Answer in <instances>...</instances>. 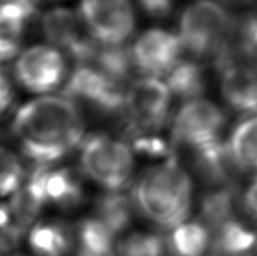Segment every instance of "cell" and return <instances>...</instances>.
<instances>
[{
	"mask_svg": "<svg viewBox=\"0 0 257 256\" xmlns=\"http://www.w3.org/2000/svg\"><path fill=\"white\" fill-rule=\"evenodd\" d=\"M12 131L24 156L35 165H54L80 147L85 122L77 104L64 95H45L23 105Z\"/></svg>",
	"mask_w": 257,
	"mask_h": 256,
	"instance_id": "obj_1",
	"label": "cell"
},
{
	"mask_svg": "<svg viewBox=\"0 0 257 256\" xmlns=\"http://www.w3.org/2000/svg\"><path fill=\"white\" fill-rule=\"evenodd\" d=\"M192 195L191 177L173 158L142 174L131 198L142 217L160 229L171 231L189 219Z\"/></svg>",
	"mask_w": 257,
	"mask_h": 256,
	"instance_id": "obj_2",
	"label": "cell"
},
{
	"mask_svg": "<svg viewBox=\"0 0 257 256\" xmlns=\"http://www.w3.org/2000/svg\"><path fill=\"white\" fill-rule=\"evenodd\" d=\"M79 161L85 175L107 192L126 189L135 171V156L126 141L105 134L82 140Z\"/></svg>",
	"mask_w": 257,
	"mask_h": 256,
	"instance_id": "obj_3",
	"label": "cell"
},
{
	"mask_svg": "<svg viewBox=\"0 0 257 256\" xmlns=\"http://www.w3.org/2000/svg\"><path fill=\"white\" fill-rule=\"evenodd\" d=\"M233 23L214 0H195L182 13L180 34L183 50L197 58L215 57L229 42Z\"/></svg>",
	"mask_w": 257,
	"mask_h": 256,
	"instance_id": "obj_4",
	"label": "cell"
},
{
	"mask_svg": "<svg viewBox=\"0 0 257 256\" xmlns=\"http://www.w3.org/2000/svg\"><path fill=\"white\" fill-rule=\"evenodd\" d=\"M172 93L167 84L156 77L136 79L125 93L126 127L146 134H158L168 121Z\"/></svg>",
	"mask_w": 257,
	"mask_h": 256,
	"instance_id": "obj_5",
	"label": "cell"
},
{
	"mask_svg": "<svg viewBox=\"0 0 257 256\" xmlns=\"http://www.w3.org/2000/svg\"><path fill=\"white\" fill-rule=\"evenodd\" d=\"M79 16L88 34L100 44H124L136 29L131 0H80Z\"/></svg>",
	"mask_w": 257,
	"mask_h": 256,
	"instance_id": "obj_6",
	"label": "cell"
},
{
	"mask_svg": "<svg viewBox=\"0 0 257 256\" xmlns=\"http://www.w3.org/2000/svg\"><path fill=\"white\" fill-rule=\"evenodd\" d=\"M125 93L122 84L91 66H77L63 87L64 96L103 115L124 113Z\"/></svg>",
	"mask_w": 257,
	"mask_h": 256,
	"instance_id": "obj_7",
	"label": "cell"
},
{
	"mask_svg": "<svg viewBox=\"0 0 257 256\" xmlns=\"http://www.w3.org/2000/svg\"><path fill=\"white\" fill-rule=\"evenodd\" d=\"M24 187L42 208L73 211L80 207L85 198L80 178L68 167L35 165L26 177Z\"/></svg>",
	"mask_w": 257,
	"mask_h": 256,
	"instance_id": "obj_8",
	"label": "cell"
},
{
	"mask_svg": "<svg viewBox=\"0 0 257 256\" xmlns=\"http://www.w3.org/2000/svg\"><path fill=\"white\" fill-rule=\"evenodd\" d=\"M226 116L217 105L205 99L187 100L173 120L171 143L175 148L194 150L220 139Z\"/></svg>",
	"mask_w": 257,
	"mask_h": 256,
	"instance_id": "obj_9",
	"label": "cell"
},
{
	"mask_svg": "<svg viewBox=\"0 0 257 256\" xmlns=\"http://www.w3.org/2000/svg\"><path fill=\"white\" fill-rule=\"evenodd\" d=\"M66 60L57 48L35 45L23 51L15 63V77L23 88L48 94L66 79Z\"/></svg>",
	"mask_w": 257,
	"mask_h": 256,
	"instance_id": "obj_10",
	"label": "cell"
},
{
	"mask_svg": "<svg viewBox=\"0 0 257 256\" xmlns=\"http://www.w3.org/2000/svg\"><path fill=\"white\" fill-rule=\"evenodd\" d=\"M183 47L178 35L163 29L142 33L131 48L133 66L146 77L167 76L181 61Z\"/></svg>",
	"mask_w": 257,
	"mask_h": 256,
	"instance_id": "obj_11",
	"label": "cell"
},
{
	"mask_svg": "<svg viewBox=\"0 0 257 256\" xmlns=\"http://www.w3.org/2000/svg\"><path fill=\"white\" fill-rule=\"evenodd\" d=\"M27 252L33 256H69L77 248L75 226L58 218L39 219L30 226Z\"/></svg>",
	"mask_w": 257,
	"mask_h": 256,
	"instance_id": "obj_12",
	"label": "cell"
},
{
	"mask_svg": "<svg viewBox=\"0 0 257 256\" xmlns=\"http://www.w3.org/2000/svg\"><path fill=\"white\" fill-rule=\"evenodd\" d=\"M224 99L235 111L257 114V71L233 62L220 71Z\"/></svg>",
	"mask_w": 257,
	"mask_h": 256,
	"instance_id": "obj_13",
	"label": "cell"
},
{
	"mask_svg": "<svg viewBox=\"0 0 257 256\" xmlns=\"http://www.w3.org/2000/svg\"><path fill=\"white\" fill-rule=\"evenodd\" d=\"M192 152L196 171L205 181L220 186H232L235 173L240 170L233 161L228 144L218 139Z\"/></svg>",
	"mask_w": 257,
	"mask_h": 256,
	"instance_id": "obj_14",
	"label": "cell"
},
{
	"mask_svg": "<svg viewBox=\"0 0 257 256\" xmlns=\"http://www.w3.org/2000/svg\"><path fill=\"white\" fill-rule=\"evenodd\" d=\"M80 16L64 7H57L44 14L42 30L45 38L54 48L70 54L82 41L88 38L82 31Z\"/></svg>",
	"mask_w": 257,
	"mask_h": 256,
	"instance_id": "obj_15",
	"label": "cell"
},
{
	"mask_svg": "<svg viewBox=\"0 0 257 256\" xmlns=\"http://www.w3.org/2000/svg\"><path fill=\"white\" fill-rule=\"evenodd\" d=\"M75 231L81 256H113L116 235L97 217L81 219L75 226Z\"/></svg>",
	"mask_w": 257,
	"mask_h": 256,
	"instance_id": "obj_16",
	"label": "cell"
},
{
	"mask_svg": "<svg viewBox=\"0 0 257 256\" xmlns=\"http://www.w3.org/2000/svg\"><path fill=\"white\" fill-rule=\"evenodd\" d=\"M168 232L167 250L173 256H204L211 247V232L201 221H185Z\"/></svg>",
	"mask_w": 257,
	"mask_h": 256,
	"instance_id": "obj_17",
	"label": "cell"
},
{
	"mask_svg": "<svg viewBox=\"0 0 257 256\" xmlns=\"http://www.w3.org/2000/svg\"><path fill=\"white\" fill-rule=\"evenodd\" d=\"M166 238L156 230L128 229L118 234L113 256H166Z\"/></svg>",
	"mask_w": 257,
	"mask_h": 256,
	"instance_id": "obj_18",
	"label": "cell"
},
{
	"mask_svg": "<svg viewBox=\"0 0 257 256\" xmlns=\"http://www.w3.org/2000/svg\"><path fill=\"white\" fill-rule=\"evenodd\" d=\"M256 245L255 232L232 219L213 232L210 249H212L213 256H246Z\"/></svg>",
	"mask_w": 257,
	"mask_h": 256,
	"instance_id": "obj_19",
	"label": "cell"
},
{
	"mask_svg": "<svg viewBox=\"0 0 257 256\" xmlns=\"http://www.w3.org/2000/svg\"><path fill=\"white\" fill-rule=\"evenodd\" d=\"M228 147L240 171L257 173V114L238 123Z\"/></svg>",
	"mask_w": 257,
	"mask_h": 256,
	"instance_id": "obj_20",
	"label": "cell"
},
{
	"mask_svg": "<svg viewBox=\"0 0 257 256\" xmlns=\"http://www.w3.org/2000/svg\"><path fill=\"white\" fill-rule=\"evenodd\" d=\"M96 217L111 228L116 236L128 229L133 208L132 198L122 192H105L95 202Z\"/></svg>",
	"mask_w": 257,
	"mask_h": 256,
	"instance_id": "obj_21",
	"label": "cell"
},
{
	"mask_svg": "<svg viewBox=\"0 0 257 256\" xmlns=\"http://www.w3.org/2000/svg\"><path fill=\"white\" fill-rule=\"evenodd\" d=\"M236 191L232 186H221L206 194L201 204V222L211 234L233 217Z\"/></svg>",
	"mask_w": 257,
	"mask_h": 256,
	"instance_id": "obj_22",
	"label": "cell"
},
{
	"mask_svg": "<svg viewBox=\"0 0 257 256\" xmlns=\"http://www.w3.org/2000/svg\"><path fill=\"white\" fill-rule=\"evenodd\" d=\"M166 84L173 96L183 99H197L205 89L203 68L196 62L181 60L166 76Z\"/></svg>",
	"mask_w": 257,
	"mask_h": 256,
	"instance_id": "obj_23",
	"label": "cell"
},
{
	"mask_svg": "<svg viewBox=\"0 0 257 256\" xmlns=\"http://www.w3.org/2000/svg\"><path fill=\"white\" fill-rule=\"evenodd\" d=\"M90 66L116 83L123 84L135 68L131 48L125 47L124 44L105 45L99 43Z\"/></svg>",
	"mask_w": 257,
	"mask_h": 256,
	"instance_id": "obj_24",
	"label": "cell"
},
{
	"mask_svg": "<svg viewBox=\"0 0 257 256\" xmlns=\"http://www.w3.org/2000/svg\"><path fill=\"white\" fill-rule=\"evenodd\" d=\"M25 171L15 153L0 147V198L13 196L24 185Z\"/></svg>",
	"mask_w": 257,
	"mask_h": 256,
	"instance_id": "obj_25",
	"label": "cell"
},
{
	"mask_svg": "<svg viewBox=\"0 0 257 256\" xmlns=\"http://www.w3.org/2000/svg\"><path fill=\"white\" fill-rule=\"evenodd\" d=\"M15 100L16 91L12 77H9L3 66H0V117L6 116L12 112Z\"/></svg>",
	"mask_w": 257,
	"mask_h": 256,
	"instance_id": "obj_26",
	"label": "cell"
},
{
	"mask_svg": "<svg viewBox=\"0 0 257 256\" xmlns=\"http://www.w3.org/2000/svg\"><path fill=\"white\" fill-rule=\"evenodd\" d=\"M145 12L154 17L167 16L172 9V0H139Z\"/></svg>",
	"mask_w": 257,
	"mask_h": 256,
	"instance_id": "obj_27",
	"label": "cell"
},
{
	"mask_svg": "<svg viewBox=\"0 0 257 256\" xmlns=\"http://www.w3.org/2000/svg\"><path fill=\"white\" fill-rule=\"evenodd\" d=\"M242 207L246 213L257 221V177L254 182L247 187L244 196H242Z\"/></svg>",
	"mask_w": 257,
	"mask_h": 256,
	"instance_id": "obj_28",
	"label": "cell"
},
{
	"mask_svg": "<svg viewBox=\"0 0 257 256\" xmlns=\"http://www.w3.org/2000/svg\"><path fill=\"white\" fill-rule=\"evenodd\" d=\"M4 256H33V255L30 254L29 252H11Z\"/></svg>",
	"mask_w": 257,
	"mask_h": 256,
	"instance_id": "obj_29",
	"label": "cell"
},
{
	"mask_svg": "<svg viewBox=\"0 0 257 256\" xmlns=\"http://www.w3.org/2000/svg\"><path fill=\"white\" fill-rule=\"evenodd\" d=\"M5 2H8V0H0V3H5Z\"/></svg>",
	"mask_w": 257,
	"mask_h": 256,
	"instance_id": "obj_30",
	"label": "cell"
},
{
	"mask_svg": "<svg viewBox=\"0 0 257 256\" xmlns=\"http://www.w3.org/2000/svg\"><path fill=\"white\" fill-rule=\"evenodd\" d=\"M69 256H73V255H69ZM77 256H81V255L79 254V255H77Z\"/></svg>",
	"mask_w": 257,
	"mask_h": 256,
	"instance_id": "obj_31",
	"label": "cell"
},
{
	"mask_svg": "<svg viewBox=\"0 0 257 256\" xmlns=\"http://www.w3.org/2000/svg\"><path fill=\"white\" fill-rule=\"evenodd\" d=\"M256 252H257V245H256Z\"/></svg>",
	"mask_w": 257,
	"mask_h": 256,
	"instance_id": "obj_32",
	"label": "cell"
}]
</instances>
